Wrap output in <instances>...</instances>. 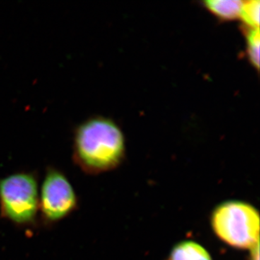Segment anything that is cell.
Masks as SVG:
<instances>
[{
    "label": "cell",
    "instance_id": "obj_6",
    "mask_svg": "<svg viewBox=\"0 0 260 260\" xmlns=\"http://www.w3.org/2000/svg\"><path fill=\"white\" fill-rule=\"evenodd\" d=\"M242 3L239 0H206L203 5L217 18L231 21L240 17Z\"/></svg>",
    "mask_w": 260,
    "mask_h": 260
},
{
    "label": "cell",
    "instance_id": "obj_3",
    "mask_svg": "<svg viewBox=\"0 0 260 260\" xmlns=\"http://www.w3.org/2000/svg\"><path fill=\"white\" fill-rule=\"evenodd\" d=\"M0 217L20 229L39 222V177L35 172H18L0 178Z\"/></svg>",
    "mask_w": 260,
    "mask_h": 260
},
{
    "label": "cell",
    "instance_id": "obj_8",
    "mask_svg": "<svg viewBox=\"0 0 260 260\" xmlns=\"http://www.w3.org/2000/svg\"><path fill=\"white\" fill-rule=\"evenodd\" d=\"M246 29V53L249 62L258 71L259 70V28Z\"/></svg>",
    "mask_w": 260,
    "mask_h": 260
},
{
    "label": "cell",
    "instance_id": "obj_2",
    "mask_svg": "<svg viewBox=\"0 0 260 260\" xmlns=\"http://www.w3.org/2000/svg\"><path fill=\"white\" fill-rule=\"evenodd\" d=\"M212 230L234 249H251L259 243V213L247 202L230 200L215 207L210 216Z\"/></svg>",
    "mask_w": 260,
    "mask_h": 260
},
{
    "label": "cell",
    "instance_id": "obj_4",
    "mask_svg": "<svg viewBox=\"0 0 260 260\" xmlns=\"http://www.w3.org/2000/svg\"><path fill=\"white\" fill-rule=\"evenodd\" d=\"M39 194V221L51 227L69 217L78 208V198L73 184L60 169L48 167Z\"/></svg>",
    "mask_w": 260,
    "mask_h": 260
},
{
    "label": "cell",
    "instance_id": "obj_9",
    "mask_svg": "<svg viewBox=\"0 0 260 260\" xmlns=\"http://www.w3.org/2000/svg\"><path fill=\"white\" fill-rule=\"evenodd\" d=\"M248 260H259V243L249 249Z\"/></svg>",
    "mask_w": 260,
    "mask_h": 260
},
{
    "label": "cell",
    "instance_id": "obj_1",
    "mask_svg": "<svg viewBox=\"0 0 260 260\" xmlns=\"http://www.w3.org/2000/svg\"><path fill=\"white\" fill-rule=\"evenodd\" d=\"M124 135L112 119L97 116L77 126L73 137L75 165L88 175L112 172L125 158Z\"/></svg>",
    "mask_w": 260,
    "mask_h": 260
},
{
    "label": "cell",
    "instance_id": "obj_5",
    "mask_svg": "<svg viewBox=\"0 0 260 260\" xmlns=\"http://www.w3.org/2000/svg\"><path fill=\"white\" fill-rule=\"evenodd\" d=\"M165 260H213L209 251L191 240L182 241L175 244Z\"/></svg>",
    "mask_w": 260,
    "mask_h": 260
},
{
    "label": "cell",
    "instance_id": "obj_7",
    "mask_svg": "<svg viewBox=\"0 0 260 260\" xmlns=\"http://www.w3.org/2000/svg\"><path fill=\"white\" fill-rule=\"evenodd\" d=\"M259 0L243 1L240 17L245 28H259Z\"/></svg>",
    "mask_w": 260,
    "mask_h": 260
}]
</instances>
